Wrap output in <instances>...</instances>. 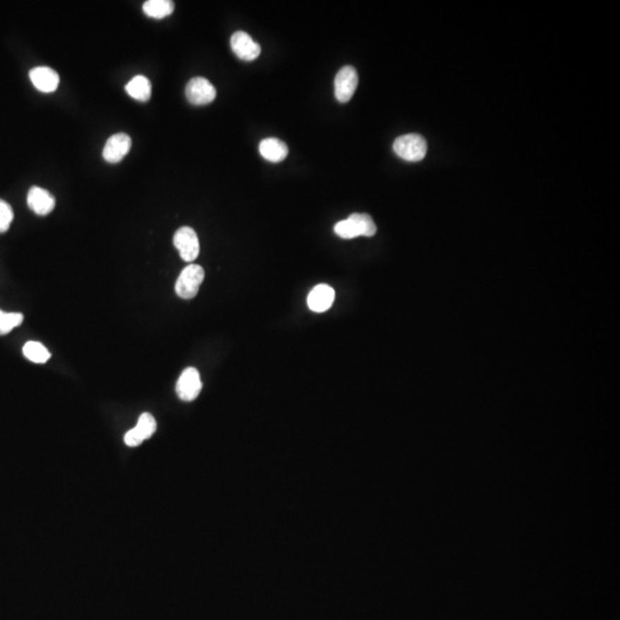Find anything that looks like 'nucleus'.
<instances>
[{"label": "nucleus", "mask_w": 620, "mask_h": 620, "mask_svg": "<svg viewBox=\"0 0 620 620\" xmlns=\"http://www.w3.org/2000/svg\"><path fill=\"white\" fill-rule=\"evenodd\" d=\"M202 389L200 374L195 367H188L183 371L176 384V393L183 401H193Z\"/></svg>", "instance_id": "nucleus-7"}, {"label": "nucleus", "mask_w": 620, "mask_h": 620, "mask_svg": "<svg viewBox=\"0 0 620 620\" xmlns=\"http://www.w3.org/2000/svg\"><path fill=\"white\" fill-rule=\"evenodd\" d=\"M334 290L327 284H320L314 287L308 296V307L315 312H324L334 305Z\"/></svg>", "instance_id": "nucleus-13"}, {"label": "nucleus", "mask_w": 620, "mask_h": 620, "mask_svg": "<svg viewBox=\"0 0 620 620\" xmlns=\"http://www.w3.org/2000/svg\"><path fill=\"white\" fill-rule=\"evenodd\" d=\"M23 355L28 358L29 361L37 363V365H43L49 361L51 358V353L49 349L43 345V344L37 343V341H28L23 346L22 349Z\"/></svg>", "instance_id": "nucleus-17"}, {"label": "nucleus", "mask_w": 620, "mask_h": 620, "mask_svg": "<svg viewBox=\"0 0 620 620\" xmlns=\"http://www.w3.org/2000/svg\"><path fill=\"white\" fill-rule=\"evenodd\" d=\"M27 204L35 214H37L39 217H45L54 209L56 199L45 188L32 186L28 192Z\"/></svg>", "instance_id": "nucleus-11"}, {"label": "nucleus", "mask_w": 620, "mask_h": 620, "mask_svg": "<svg viewBox=\"0 0 620 620\" xmlns=\"http://www.w3.org/2000/svg\"><path fill=\"white\" fill-rule=\"evenodd\" d=\"M25 317L21 312H5L0 310V336L10 334L14 327L22 324Z\"/></svg>", "instance_id": "nucleus-18"}, {"label": "nucleus", "mask_w": 620, "mask_h": 620, "mask_svg": "<svg viewBox=\"0 0 620 620\" xmlns=\"http://www.w3.org/2000/svg\"><path fill=\"white\" fill-rule=\"evenodd\" d=\"M395 154L402 160L418 162L425 158L427 142L425 138L417 133H408L398 137L393 144Z\"/></svg>", "instance_id": "nucleus-2"}, {"label": "nucleus", "mask_w": 620, "mask_h": 620, "mask_svg": "<svg viewBox=\"0 0 620 620\" xmlns=\"http://www.w3.org/2000/svg\"><path fill=\"white\" fill-rule=\"evenodd\" d=\"M29 78L31 83L34 84L35 87L39 90L40 92H54L59 87V74L49 67H36L31 69Z\"/></svg>", "instance_id": "nucleus-12"}, {"label": "nucleus", "mask_w": 620, "mask_h": 620, "mask_svg": "<svg viewBox=\"0 0 620 620\" xmlns=\"http://www.w3.org/2000/svg\"><path fill=\"white\" fill-rule=\"evenodd\" d=\"M175 5L170 0H148L142 5V11L146 16L153 19H164L173 14Z\"/></svg>", "instance_id": "nucleus-16"}, {"label": "nucleus", "mask_w": 620, "mask_h": 620, "mask_svg": "<svg viewBox=\"0 0 620 620\" xmlns=\"http://www.w3.org/2000/svg\"><path fill=\"white\" fill-rule=\"evenodd\" d=\"M334 232L343 239H354L360 236L372 237L376 235L377 226L370 215L356 213L336 223Z\"/></svg>", "instance_id": "nucleus-1"}, {"label": "nucleus", "mask_w": 620, "mask_h": 620, "mask_svg": "<svg viewBox=\"0 0 620 620\" xmlns=\"http://www.w3.org/2000/svg\"><path fill=\"white\" fill-rule=\"evenodd\" d=\"M157 431V422L151 413H144L139 416L136 427L128 431L124 435V442L129 447H137L139 444L151 438Z\"/></svg>", "instance_id": "nucleus-9"}, {"label": "nucleus", "mask_w": 620, "mask_h": 620, "mask_svg": "<svg viewBox=\"0 0 620 620\" xmlns=\"http://www.w3.org/2000/svg\"><path fill=\"white\" fill-rule=\"evenodd\" d=\"M13 219H14V213L12 207L6 201L0 199V233L8 231Z\"/></svg>", "instance_id": "nucleus-19"}, {"label": "nucleus", "mask_w": 620, "mask_h": 620, "mask_svg": "<svg viewBox=\"0 0 620 620\" xmlns=\"http://www.w3.org/2000/svg\"><path fill=\"white\" fill-rule=\"evenodd\" d=\"M358 71L352 66H345L340 69L334 80V96L340 102H348L358 89Z\"/></svg>", "instance_id": "nucleus-5"}, {"label": "nucleus", "mask_w": 620, "mask_h": 620, "mask_svg": "<svg viewBox=\"0 0 620 620\" xmlns=\"http://www.w3.org/2000/svg\"><path fill=\"white\" fill-rule=\"evenodd\" d=\"M204 279L205 272L202 267L195 263L188 265L186 268L183 269L175 285L177 296L184 300L193 299L199 292Z\"/></svg>", "instance_id": "nucleus-3"}, {"label": "nucleus", "mask_w": 620, "mask_h": 620, "mask_svg": "<svg viewBox=\"0 0 620 620\" xmlns=\"http://www.w3.org/2000/svg\"><path fill=\"white\" fill-rule=\"evenodd\" d=\"M230 45L236 56L244 61H253L261 54V47L245 31H236Z\"/></svg>", "instance_id": "nucleus-8"}, {"label": "nucleus", "mask_w": 620, "mask_h": 620, "mask_svg": "<svg viewBox=\"0 0 620 620\" xmlns=\"http://www.w3.org/2000/svg\"><path fill=\"white\" fill-rule=\"evenodd\" d=\"M131 144L133 142L127 133H115L106 142L102 157L109 164L120 162L129 153Z\"/></svg>", "instance_id": "nucleus-10"}, {"label": "nucleus", "mask_w": 620, "mask_h": 620, "mask_svg": "<svg viewBox=\"0 0 620 620\" xmlns=\"http://www.w3.org/2000/svg\"><path fill=\"white\" fill-rule=\"evenodd\" d=\"M260 154L270 162H281L286 159L288 147L284 142L277 138H266L260 142Z\"/></svg>", "instance_id": "nucleus-14"}, {"label": "nucleus", "mask_w": 620, "mask_h": 620, "mask_svg": "<svg viewBox=\"0 0 620 620\" xmlns=\"http://www.w3.org/2000/svg\"><path fill=\"white\" fill-rule=\"evenodd\" d=\"M186 95L192 105H208L217 98V89L207 78H195L186 85Z\"/></svg>", "instance_id": "nucleus-6"}, {"label": "nucleus", "mask_w": 620, "mask_h": 620, "mask_svg": "<svg viewBox=\"0 0 620 620\" xmlns=\"http://www.w3.org/2000/svg\"><path fill=\"white\" fill-rule=\"evenodd\" d=\"M126 91L131 98L136 99L138 102H148L152 96V84L147 78L138 75L126 85Z\"/></svg>", "instance_id": "nucleus-15"}, {"label": "nucleus", "mask_w": 620, "mask_h": 620, "mask_svg": "<svg viewBox=\"0 0 620 620\" xmlns=\"http://www.w3.org/2000/svg\"><path fill=\"white\" fill-rule=\"evenodd\" d=\"M174 245L186 262H193L200 253V243L197 232L190 226H182L174 236Z\"/></svg>", "instance_id": "nucleus-4"}]
</instances>
